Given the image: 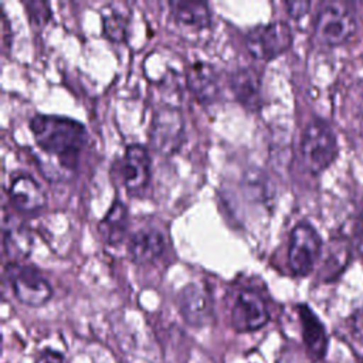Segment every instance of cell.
<instances>
[{"instance_id":"cell-1","label":"cell","mask_w":363,"mask_h":363,"mask_svg":"<svg viewBox=\"0 0 363 363\" xmlns=\"http://www.w3.org/2000/svg\"><path fill=\"white\" fill-rule=\"evenodd\" d=\"M28 126L41 150L55 156L67 169L78 166L79 153L88 139L81 122L60 115L37 113L30 119Z\"/></svg>"},{"instance_id":"cell-2","label":"cell","mask_w":363,"mask_h":363,"mask_svg":"<svg viewBox=\"0 0 363 363\" xmlns=\"http://www.w3.org/2000/svg\"><path fill=\"white\" fill-rule=\"evenodd\" d=\"M299 152L305 169L312 174L326 170L337 156V139L332 126L320 118H313L305 126Z\"/></svg>"},{"instance_id":"cell-3","label":"cell","mask_w":363,"mask_h":363,"mask_svg":"<svg viewBox=\"0 0 363 363\" xmlns=\"http://www.w3.org/2000/svg\"><path fill=\"white\" fill-rule=\"evenodd\" d=\"M356 17L345 3L325 1L320 4L315 21V37L319 43L329 47L342 45L356 33Z\"/></svg>"},{"instance_id":"cell-4","label":"cell","mask_w":363,"mask_h":363,"mask_svg":"<svg viewBox=\"0 0 363 363\" xmlns=\"http://www.w3.org/2000/svg\"><path fill=\"white\" fill-rule=\"evenodd\" d=\"M4 275L16 298L28 306H41L52 296V288L43 272L27 264L9 262L4 268Z\"/></svg>"},{"instance_id":"cell-5","label":"cell","mask_w":363,"mask_h":363,"mask_svg":"<svg viewBox=\"0 0 363 363\" xmlns=\"http://www.w3.org/2000/svg\"><path fill=\"white\" fill-rule=\"evenodd\" d=\"M294 35L288 23L272 21L258 24L245 34L248 52L261 61H271L284 54L292 44Z\"/></svg>"},{"instance_id":"cell-6","label":"cell","mask_w":363,"mask_h":363,"mask_svg":"<svg viewBox=\"0 0 363 363\" xmlns=\"http://www.w3.org/2000/svg\"><path fill=\"white\" fill-rule=\"evenodd\" d=\"M322 252V238L308 221H299L291 231L288 265L295 275H308Z\"/></svg>"},{"instance_id":"cell-7","label":"cell","mask_w":363,"mask_h":363,"mask_svg":"<svg viewBox=\"0 0 363 363\" xmlns=\"http://www.w3.org/2000/svg\"><path fill=\"white\" fill-rule=\"evenodd\" d=\"M269 320V312L264 298L254 289H238L231 306V325L240 332H254Z\"/></svg>"},{"instance_id":"cell-8","label":"cell","mask_w":363,"mask_h":363,"mask_svg":"<svg viewBox=\"0 0 363 363\" xmlns=\"http://www.w3.org/2000/svg\"><path fill=\"white\" fill-rule=\"evenodd\" d=\"M184 122L179 109L162 106L156 111L150 126V143L162 155L174 153L183 143Z\"/></svg>"},{"instance_id":"cell-9","label":"cell","mask_w":363,"mask_h":363,"mask_svg":"<svg viewBox=\"0 0 363 363\" xmlns=\"http://www.w3.org/2000/svg\"><path fill=\"white\" fill-rule=\"evenodd\" d=\"M119 173L125 189L130 194L140 193L146 189L150 179V157L143 145H129L119 163Z\"/></svg>"},{"instance_id":"cell-10","label":"cell","mask_w":363,"mask_h":363,"mask_svg":"<svg viewBox=\"0 0 363 363\" xmlns=\"http://www.w3.org/2000/svg\"><path fill=\"white\" fill-rule=\"evenodd\" d=\"M177 305L182 318L190 326L201 328L213 320V301L201 284H187L179 294Z\"/></svg>"},{"instance_id":"cell-11","label":"cell","mask_w":363,"mask_h":363,"mask_svg":"<svg viewBox=\"0 0 363 363\" xmlns=\"http://www.w3.org/2000/svg\"><path fill=\"white\" fill-rule=\"evenodd\" d=\"M230 89L234 98L248 111H259L262 108L261 75L252 67L237 68L228 78Z\"/></svg>"},{"instance_id":"cell-12","label":"cell","mask_w":363,"mask_h":363,"mask_svg":"<svg viewBox=\"0 0 363 363\" xmlns=\"http://www.w3.org/2000/svg\"><path fill=\"white\" fill-rule=\"evenodd\" d=\"M11 204L21 213L33 214L44 208L47 203L45 193L40 183L28 174L16 176L9 189Z\"/></svg>"},{"instance_id":"cell-13","label":"cell","mask_w":363,"mask_h":363,"mask_svg":"<svg viewBox=\"0 0 363 363\" xmlns=\"http://www.w3.org/2000/svg\"><path fill=\"white\" fill-rule=\"evenodd\" d=\"M186 82L193 96L200 104H213L220 95V82L216 68L207 62L197 61L187 68Z\"/></svg>"},{"instance_id":"cell-14","label":"cell","mask_w":363,"mask_h":363,"mask_svg":"<svg viewBox=\"0 0 363 363\" xmlns=\"http://www.w3.org/2000/svg\"><path fill=\"white\" fill-rule=\"evenodd\" d=\"M166 248V238L156 227H140L128 241V254L133 262L145 264L159 258Z\"/></svg>"},{"instance_id":"cell-15","label":"cell","mask_w":363,"mask_h":363,"mask_svg":"<svg viewBox=\"0 0 363 363\" xmlns=\"http://www.w3.org/2000/svg\"><path fill=\"white\" fill-rule=\"evenodd\" d=\"M298 313L302 326V337L308 352L315 359L323 357L328 349V336L322 322L305 303L298 305Z\"/></svg>"},{"instance_id":"cell-16","label":"cell","mask_w":363,"mask_h":363,"mask_svg":"<svg viewBox=\"0 0 363 363\" xmlns=\"http://www.w3.org/2000/svg\"><path fill=\"white\" fill-rule=\"evenodd\" d=\"M3 247L9 257V262H20L30 255L33 248V237L30 230L10 218V224H3Z\"/></svg>"},{"instance_id":"cell-17","label":"cell","mask_w":363,"mask_h":363,"mask_svg":"<svg viewBox=\"0 0 363 363\" xmlns=\"http://www.w3.org/2000/svg\"><path fill=\"white\" fill-rule=\"evenodd\" d=\"M169 7L173 18L182 26L194 30H203L211 23L210 9L208 4L204 1L173 0L169 1Z\"/></svg>"},{"instance_id":"cell-18","label":"cell","mask_w":363,"mask_h":363,"mask_svg":"<svg viewBox=\"0 0 363 363\" xmlns=\"http://www.w3.org/2000/svg\"><path fill=\"white\" fill-rule=\"evenodd\" d=\"M128 230V208L121 200H115L104 218L98 223V231L102 240L109 245L123 241Z\"/></svg>"},{"instance_id":"cell-19","label":"cell","mask_w":363,"mask_h":363,"mask_svg":"<svg viewBox=\"0 0 363 363\" xmlns=\"http://www.w3.org/2000/svg\"><path fill=\"white\" fill-rule=\"evenodd\" d=\"M118 7L119 4H109L102 10V33L111 41L122 43L128 31V14Z\"/></svg>"},{"instance_id":"cell-20","label":"cell","mask_w":363,"mask_h":363,"mask_svg":"<svg viewBox=\"0 0 363 363\" xmlns=\"http://www.w3.org/2000/svg\"><path fill=\"white\" fill-rule=\"evenodd\" d=\"M26 7V11L34 24H45L51 16L50 4L47 1H38V0H31V1H24L23 3Z\"/></svg>"},{"instance_id":"cell-21","label":"cell","mask_w":363,"mask_h":363,"mask_svg":"<svg viewBox=\"0 0 363 363\" xmlns=\"http://www.w3.org/2000/svg\"><path fill=\"white\" fill-rule=\"evenodd\" d=\"M353 122H354L357 133L360 135V138H363V91L359 92V96H357V99L354 102Z\"/></svg>"},{"instance_id":"cell-22","label":"cell","mask_w":363,"mask_h":363,"mask_svg":"<svg viewBox=\"0 0 363 363\" xmlns=\"http://www.w3.org/2000/svg\"><path fill=\"white\" fill-rule=\"evenodd\" d=\"M285 6L288 10V14L292 18H301L309 11L311 3L309 1H286Z\"/></svg>"},{"instance_id":"cell-23","label":"cell","mask_w":363,"mask_h":363,"mask_svg":"<svg viewBox=\"0 0 363 363\" xmlns=\"http://www.w3.org/2000/svg\"><path fill=\"white\" fill-rule=\"evenodd\" d=\"M35 363H65V360H64V356L60 352L45 349L40 353Z\"/></svg>"},{"instance_id":"cell-24","label":"cell","mask_w":363,"mask_h":363,"mask_svg":"<svg viewBox=\"0 0 363 363\" xmlns=\"http://www.w3.org/2000/svg\"><path fill=\"white\" fill-rule=\"evenodd\" d=\"M356 240H357V248L363 254V201L359 210L357 223H356Z\"/></svg>"}]
</instances>
